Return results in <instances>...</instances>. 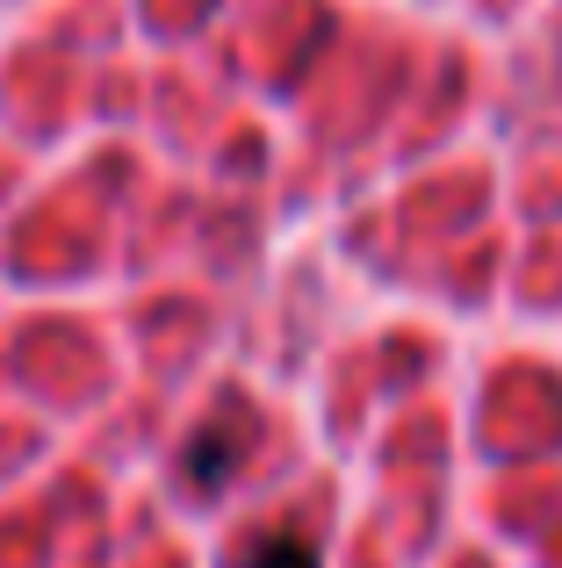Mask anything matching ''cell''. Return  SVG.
I'll list each match as a JSON object with an SVG mask.
<instances>
[{
    "mask_svg": "<svg viewBox=\"0 0 562 568\" xmlns=\"http://www.w3.org/2000/svg\"><path fill=\"white\" fill-rule=\"evenodd\" d=\"M231 568H318V547L295 540V532H253Z\"/></svg>",
    "mask_w": 562,
    "mask_h": 568,
    "instance_id": "cell-1",
    "label": "cell"
}]
</instances>
